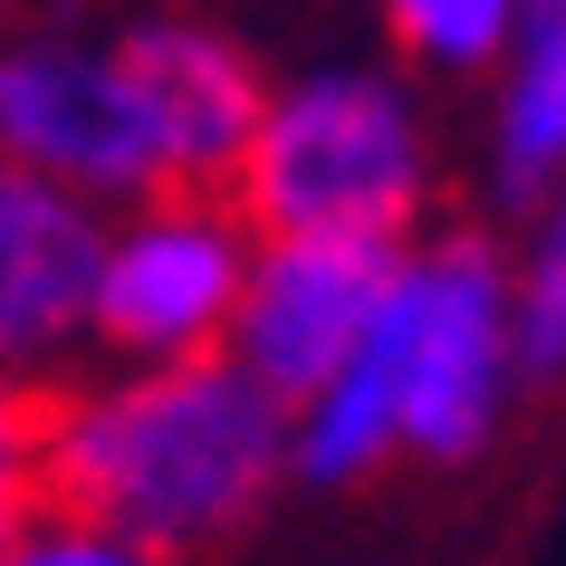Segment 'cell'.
<instances>
[{"label": "cell", "mask_w": 566, "mask_h": 566, "mask_svg": "<svg viewBox=\"0 0 566 566\" xmlns=\"http://www.w3.org/2000/svg\"><path fill=\"white\" fill-rule=\"evenodd\" d=\"M39 500L154 547L164 566H221L298 500L289 403L231 356L77 365L39 413Z\"/></svg>", "instance_id": "1"}, {"label": "cell", "mask_w": 566, "mask_h": 566, "mask_svg": "<svg viewBox=\"0 0 566 566\" xmlns=\"http://www.w3.org/2000/svg\"><path fill=\"white\" fill-rule=\"evenodd\" d=\"M260 240H385L413 250L442 221V116L394 59H307L269 77L260 135L231 174Z\"/></svg>", "instance_id": "2"}, {"label": "cell", "mask_w": 566, "mask_h": 566, "mask_svg": "<svg viewBox=\"0 0 566 566\" xmlns=\"http://www.w3.org/2000/svg\"><path fill=\"white\" fill-rule=\"evenodd\" d=\"M394 394H403V471L461 480L518 432L537 394L518 375V279L500 221H432L403 250L385 298Z\"/></svg>", "instance_id": "3"}, {"label": "cell", "mask_w": 566, "mask_h": 566, "mask_svg": "<svg viewBox=\"0 0 566 566\" xmlns=\"http://www.w3.org/2000/svg\"><path fill=\"white\" fill-rule=\"evenodd\" d=\"M260 231L231 192H145L106 211L87 298V365H202L231 346Z\"/></svg>", "instance_id": "4"}, {"label": "cell", "mask_w": 566, "mask_h": 566, "mask_svg": "<svg viewBox=\"0 0 566 566\" xmlns=\"http://www.w3.org/2000/svg\"><path fill=\"white\" fill-rule=\"evenodd\" d=\"M0 164L59 182L96 211L164 192L145 96L106 30H67V20L0 30Z\"/></svg>", "instance_id": "5"}, {"label": "cell", "mask_w": 566, "mask_h": 566, "mask_svg": "<svg viewBox=\"0 0 566 566\" xmlns=\"http://www.w3.org/2000/svg\"><path fill=\"white\" fill-rule=\"evenodd\" d=\"M106 39H116L125 77L145 96L164 192H231L240 154L260 135V106H269L260 49H250L231 20L192 10V0H145V10H125Z\"/></svg>", "instance_id": "6"}, {"label": "cell", "mask_w": 566, "mask_h": 566, "mask_svg": "<svg viewBox=\"0 0 566 566\" xmlns=\"http://www.w3.org/2000/svg\"><path fill=\"white\" fill-rule=\"evenodd\" d=\"M394 279H403V250H385V240H260L221 356L260 394L307 403L385 317Z\"/></svg>", "instance_id": "7"}, {"label": "cell", "mask_w": 566, "mask_h": 566, "mask_svg": "<svg viewBox=\"0 0 566 566\" xmlns=\"http://www.w3.org/2000/svg\"><path fill=\"white\" fill-rule=\"evenodd\" d=\"M106 211L0 164V375L59 385L87 365V298Z\"/></svg>", "instance_id": "8"}, {"label": "cell", "mask_w": 566, "mask_h": 566, "mask_svg": "<svg viewBox=\"0 0 566 566\" xmlns=\"http://www.w3.org/2000/svg\"><path fill=\"white\" fill-rule=\"evenodd\" d=\"M480 221L518 231L566 182V20H528L480 106Z\"/></svg>", "instance_id": "9"}, {"label": "cell", "mask_w": 566, "mask_h": 566, "mask_svg": "<svg viewBox=\"0 0 566 566\" xmlns=\"http://www.w3.org/2000/svg\"><path fill=\"white\" fill-rule=\"evenodd\" d=\"M375 30L422 87H490V67L528 30V0H375Z\"/></svg>", "instance_id": "10"}, {"label": "cell", "mask_w": 566, "mask_h": 566, "mask_svg": "<svg viewBox=\"0 0 566 566\" xmlns=\"http://www.w3.org/2000/svg\"><path fill=\"white\" fill-rule=\"evenodd\" d=\"M509 279H518V375L528 394H566V182L509 231Z\"/></svg>", "instance_id": "11"}, {"label": "cell", "mask_w": 566, "mask_h": 566, "mask_svg": "<svg viewBox=\"0 0 566 566\" xmlns=\"http://www.w3.org/2000/svg\"><path fill=\"white\" fill-rule=\"evenodd\" d=\"M39 413H49V385H20V375H0V557L20 547L39 509Z\"/></svg>", "instance_id": "12"}, {"label": "cell", "mask_w": 566, "mask_h": 566, "mask_svg": "<svg viewBox=\"0 0 566 566\" xmlns=\"http://www.w3.org/2000/svg\"><path fill=\"white\" fill-rule=\"evenodd\" d=\"M0 566H164V557H154V547H135V537H116V528H96V518L39 509Z\"/></svg>", "instance_id": "13"}, {"label": "cell", "mask_w": 566, "mask_h": 566, "mask_svg": "<svg viewBox=\"0 0 566 566\" xmlns=\"http://www.w3.org/2000/svg\"><path fill=\"white\" fill-rule=\"evenodd\" d=\"M20 20H30V0H0V30H20Z\"/></svg>", "instance_id": "14"}, {"label": "cell", "mask_w": 566, "mask_h": 566, "mask_svg": "<svg viewBox=\"0 0 566 566\" xmlns=\"http://www.w3.org/2000/svg\"><path fill=\"white\" fill-rule=\"evenodd\" d=\"M528 20H566V0H528Z\"/></svg>", "instance_id": "15"}]
</instances>
